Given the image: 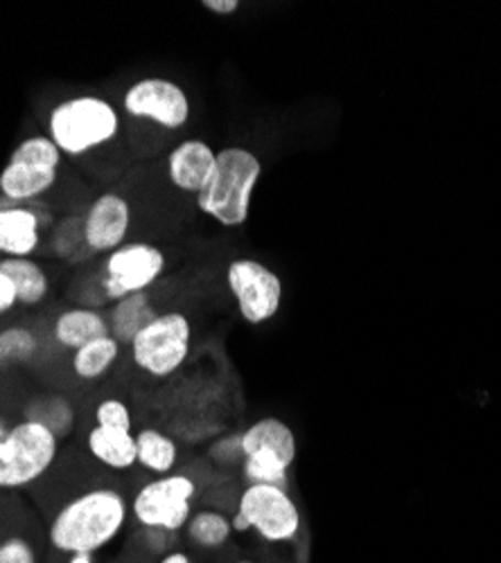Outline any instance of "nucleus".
<instances>
[{"mask_svg":"<svg viewBox=\"0 0 501 563\" xmlns=\"http://www.w3.org/2000/svg\"><path fill=\"white\" fill-rule=\"evenodd\" d=\"M129 519L131 505L122 487L111 483L86 485L55 507L45 539L62 556H96L124 534Z\"/></svg>","mask_w":501,"mask_h":563,"instance_id":"nucleus-1","label":"nucleus"},{"mask_svg":"<svg viewBox=\"0 0 501 563\" xmlns=\"http://www.w3.org/2000/svg\"><path fill=\"white\" fill-rule=\"evenodd\" d=\"M122 133V111L98 92H79L57 104L45 115L48 135L64 158L79 161L111 147Z\"/></svg>","mask_w":501,"mask_h":563,"instance_id":"nucleus-2","label":"nucleus"},{"mask_svg":"<svg viewBox=\"0 0 501 563\" xmlns=\"http://www.w3.org/2000/svg\"><path fill=\"white\" fill-rule=\"evenodd\" d=\"M262 172V161L253 150L240 145L219 150L210 183L195 197L197 210L221 228H242L251 217Z\"/></svg>","mask_w":501,"mask_h":563,"instance_id":"nucleus-3","label":"nucleus"},{"mask_svg":"<svg viewBox=\"0 0 501 563\" xmlns=\"http://www.w3.org/2000/svg\"><path fill=\"white\" fill-rule=\"evenodd\" d=\"M62 442L39 421L0 412V492H21L57 466Z\"/></svg>","mask_w":501,"mask_h":563,"instance_id":"nucleus-4","label":"nucleus"},{"mask_svg":"<svg viewBox=\"0 0 501 563\" xmlns=\"http://www.w3.org/2000/svg\"><path fill=\"white\" fill-rule=\"evenodd\" d=\"M129 358L143 377L165 382L186 365L193 352V322L178 309L161 311L131 341Z\"/></svg>","mask_w":501,"mask_h":563,"instance_id":"nucleus-5","label":"nucleus"},{"mask_svg":"<svg viewBox=\"0 0 501 563\" xmlns=\"http://www.w3.org/2000/svg\"><path fill=\"white\" fill-rule=\"evenodd\" d=\"M62 163L64 156L48 135H28L0 169V197L23 206L45 199L59 185Z\"/></svg>","mask_w":501,"mask_h":563,"instance_id":"nucleus-6","label":"nucleus"},{"mask_svg":"<svg viewBox=\"0 0 501 563\" xmlns=\"http://www.w3.org/2000/svg\"><path fill=\"white\" fill-rule=\"evenodd\" d=\"M244 478L249 485L290 489V472L296 462V435L281 417H260L240 435Z\"/></svg>","mask_w":501,"mask_h":563,"instance_id":"nucleus-7","label":"nucleus"},{"mask_svg":"<svg viewBox=\"0 0 501 563\" xmlns=\"http://www.w3.org/2000/svg\"><path fill=\"white\" fill-rule=\"evenodd\" d=\"M199 487L188 474H170L143 483L133 492L131 519L143 530L181 532L193 516V500Z\"/></svg>","mask_w":501,"mask_h":563,"instance_id":"nucleus-8","label":"nucleus"},{"mask_svg":"<svg viewBox=\"0 0 501 563\" xmlns=\"http://www.w3.org/2000/svg\"><path fill=\"white\" fill-rule=\"evenodd\" d=\"M224 279L247 324L260 327L279 316L285 296L283 277L260 260L238 257L229 262Z\"/></svg>","mask_w":501,"mask_h":563,"instance_id":"nucleus-9","label":"nucleus"},{"mask_svg":"<svg viewBox=\"0 0 501 563\" xmlns=\"http://www.w3.org/2000/svg\"><path fill=\"white\" fill-rule=\"evenodd\" d=\"M167 271V255L161 246L145 240H133L105 255L100 262L102 287L109 302H118L131 294L152 291Z\"/></svg>","mask_w":501,"mask_h":563,"instance_id":"nucleus-10","label":"nucleus"},{"mask_svg":"<svg viewBox=\"0 0 501 563\" xmlns=\"http://www.w3.org/2000/svg\"><path fill=\"white\" fill-rule=\"evenodd\" d=\"M120 111L135 122H148L163 131H181L193 118V104L184 86L167 77H143L127 86Z\"/></svg>","mask_w":501,"mask_h":563,"instance_id":"nucleus-11","label":"nucleus"},{"mask_svg":"<svg viewBox=\"0 0 501 563\" xmlns=\"http://www.w3.org/2000/svg\"><path fill=\"white\" fill-rule=\"evenodd\" d=\"M238 511L262 541L292 543L303 526L301 509L290 489L273 485H249L240 500Z\"/></svg>","mask_w":501,"mask_h":563,"instance_id":"nucleus-12","label":"nucleus"},{"mask_svg":"<svg viewBox=\"0 0 501 563\" xmlns=\"http://www.w3.org/2000/svg\"><path fill=\"white\" fill-rule=\"evenodd\" d=\"M84 238L94 255H109L129 242L133 225L131 201L120 192H102L81 212Z\"/></svg>","mask_w":501,"mask_h":563,"instance_id":"nucleus-13","label":"nucleus"},{"mask_svg":"<svg viewBox=\"0 0 501 563\" xmlns=\"http://www.w3.org/2000/svg\"><path fill=\"white\" fill-rule=\"evenodd\" d=\"M45 244V230L28 203H14L0 197V255L6 257H36Z\"/></svg>","mask_w":501,"mask_h":563,"instance_id":"nucleus-14","label":"nucleus"},{"mask_svg":"<svg viewBox=\"0 0 501 563\" xmlns=\"http://www.w3.org/2000/svg\"><path fill=\"white\" fill-rule=\"evenodd\" d=\"M217 152L202 137H188L167 154V178L174 190L197 197L213 178Z\"/></svg>","mask_w":501,"mask_h":563,"instance_id":"nucleus-15","label":"nucleus"},{"mask_svg":"<svg viewBox=\"0 0 501 563\" xmlns=\"http://www.w3.org/2000/svg\"><path fill=\"white\" fill-rule=\"evenodd\" d=\"M48 334L59 350L73 354L90 341L111 336V330L105 311L68 305L53 318Z\"/></svg>","mask_w":501,"mask_h":563,"instance_id":"nucleus-16","label":"nucleus"},{"mask_svg":"<svg viewBox=\"0 0 501 563\" xmlns=\"http://www.w3.org/2000/svg\"><path fill=\"white\" fill-rule=\"evenodd\" d=\"M21 417L39 421L45 429H51L62 444L73 440L79 427V408L70 395L62 390H43L32 395L23 406Z\"/></svg>","mask_w":501,"mask_h":563,"instance_id":"nucleus-17","label":"nucleus"},{"mask_svg":"<svg viewBox=\"0 0 501 563\" xmlns=\"http://www.w3.org/2000/svg\"><path fill=\"white\" fill-rule=\"evenodd\" d=\"M84 451L96 464L116 474L131 472L139 464L135 462V435L129 431L94 424L84 431Z\"/></svg>","mask_w":501,"mask_h":563,"instance_id":"nucleus-18","label":"nucleus"},{"mask_svg":"<svg viewBox=\"0 0 501 563\" xmlns=\"http://www.w3.org/2000/svg\"><path fill=\"white\" fill-rule=\"evenodd\" d=\"M45 354V341L34 322L12 320L0 327V372L34 367Z\"/></svg>","mask_w":501,"mask_h":563,"instance_id":"nucleus-19","label":"nucleus"},{"mask_svg":"<svg viewBox=\"0 0 501 563\" xmlns=\"http://www.w3.org/2000/svg\"><path fill=\"white\" fill-rule=\"evenodd\" d=\"M43 246H48L53 260L68 266L70 271L94 266L96 257H98L86 244L81 214H77V212L57 217V221L53 223L48 234H45Z\"/></svg>","mask_w":501,"mask_h":563,"instance_id":"nucleus-20","label":"nucleus"},{"mask_svg":"<svg viewBox=\"0 0 501 563\" xmlns=\"http://www.w3.org/2000/svg\"><path fill=\"white\" fill-rule=\"evenodd\" d=\"M17 287V300L21 309H39L53 296V275L36 257H6L0 262Z\"/></svg>","mask_w":501,"mask_h":563,"instance_id":"nucleus-21","label":"nucleus"},{"mask_svg":"<svg viewBox=\"0 0 501 563\" xmlns=\"http://www.w3.org/2000/svg\"><path fill=\"white\" fill-rule=\"evenodd\" d=\"M161 309L154 305L152 291H141V294H131L109 307V330L111 336L122 345L129 347L131 341L135 339L145 324H150Z\"/></svg>","mask_w":501,"mask_h":563,"instance_id":"nucleus-22","label":"nucleus"},{"mask_svg":"<svg viewBox=\"0 0 501 563\" xmlns=\"http://www.w3.org/2000/svg\"><path fill=\"white\" fill-rule=\"evenodd\" d=\"M122 350L124 347L113 336L96 339L70 354L68 369L81 384H98L113 372L122 356Z\"/></svg>","mask_w":501,"mask_h":563,"instance_id":"nucleus-23","label":"nucleus"},{"mask_svg":"<svg viewBox=\"0 0 501 563\" xmlns=\"http://www.w3.org/2000/svg\"><path fill=\"white\" fill-rule=\"evenodd\" d=\"M135 435V462L143 466L145 472L156 476L174 474V466L178 462V444L172 435L161 429H141Z\"/></svg>","mask_w":501,"mask_h":563,"instance_id":"nucleus-24","label":"nucleus"},{"mask_svg":"<svg viewBox=\"0 0 501 563\" xmlns=\"http://www.w3.org/2000/svg\"><path fill=\"white\" fill-rule=\"evenodd\" d=\"M186 537L195 548L202 550H219L233 537L231 519L219 509H202L190 516L186 526Z\"/></svg>","mask_w":501,"mask_h":563,"instance_id":"nucleus-25","label":"nucleus"},{"mask_svg":"<svg viewBox=\"0 0 501 563\" xmlns=\"http://www.w3.org/2000/svg\"><path fill=\"white\" fill-rule=\"evenodd\" d=\"M66 296H68L70 305H77V307H88V309H98V311H102L105 307H111V302L105 294V287H102L100 264L75 271Z\"/></svg>","mask_w":501,"mask_h":563,"instance_id":"nucleus-26","label":"nucleus"},{"mask_svg":"<svg viewBox=\"0 0 501 563\" xmlns=\"http://www.w3.org/2000/svg\"><path fill=\"white\" fill-rule=\"evenodd\" d=\"M94 421L98 427L133 433V412L122 397L107 395V397L98 399V404L94 408Z\"/></svg>","mask_w":501,"mask_h":563,"instance_id":"nucleus-27","label":"nucleus"},{"mask_svg":"<svg viewBox=\"0 0 501 563\" xmlns=\"http://www.w3.org/2000/svg\"><path fill=\"white\" fill-rule=\"evenodd\" d=\"M0 563H39V548L23 532L0 537Z\"/></svg>","mask_w":501,"mask_h":563,"instance_id":"nucleus-28","label":"nucleus"},{"mask_svg":"<svg viewBox=\"0 0 501 563\" xmlns=\"http://www.w3.org/2000/svg\"><path fill=\"white\" fill-rule=\"evenodd\" d=\"M14 309H19L17 287L6 271H0V320H6Z\"/></svg>","mask_w":501,"mask_h":563,"instance_id":"nucleus-29","label":"nucleus"},{"mask_svg":"<svg viewBox=\"0 0 501 563\" xmlns=\"http://www.w3.org/2000/svg\"><path fill=\"white\" fill-rule=\"evenodd\" d=\"M202 8L217 16H233L242 8V3L240 0H202Z\"/></svg>","mask_w":501,"mask_h":563,"instance_id":"nucleus-30","label":"nucleus"},{"mask_svg":"<svg viewBox=\"0 0 501 563\" xmlns=\"http://www.w3.org/2000/svg\"><path fill=\"white\" fill-rule=\"evenodd\" d=\"M159 563H195L186 552H170Z\"/></svg>","mask_w":501,"mask_h":563,"instance_id":"nucleus-31","label":"nucleus"},{"mask_svg":"<svg viewBox=\"0 0 501 563\" xmlns=\"http://www.w3.org/2000/svg\"><path fill=\"white\" fill-rule=\"evenodd\" d=\"M66 563H96V556L94 554H73V556H66Z\"/></svg>","mask_w":501,"mask_h":563,"instance_id":"nucleus-32","label":"nucleus"},{"mask_svg":"<svg viewBox=\"0 0 501 563\" xmlns=\"http://www.w3.org/2000/svg\"><path fill=\"white\" fill-rule=\"evenodd\" d=\"M0 262H3V255H0Z\"/></svg>","mask_w":501,"mask_h":563,"instance_id":"nucleus-33","label":"nucleus"}]
</instances>
